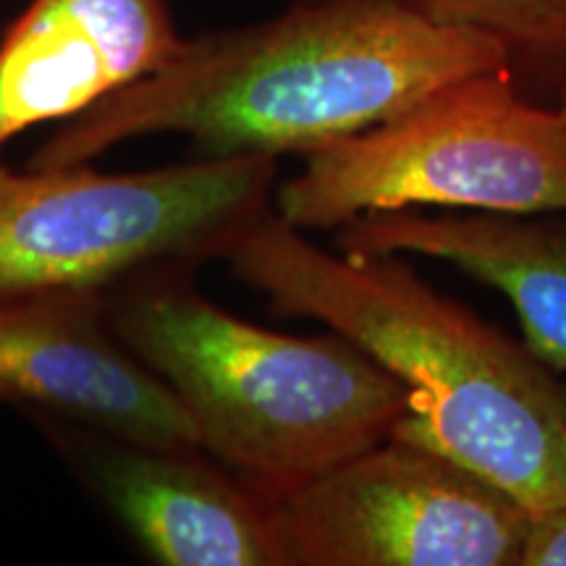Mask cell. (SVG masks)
<instances>
[{
    "mask_svg": "<svg viewBox=\"0 0 566 566\" xmlns=\"http://www.w3.org/2000/svg\"><path fill=\"white\" fill-rule=\"evenodd\" d=\"M488 71H509L488 34L394 0H304L263 24L184 38L150 76L63 122L30 168L82 166L155 134L189 137L208 158L304 155Z\"/></svg>",
    "mask_w": 566,
    "mask_h": 566,
    "instance_id": "obj_1",
    "label": "cell"
},
{
    "mask_svg": "<svg viewBox=\"0 0 566 566\" xmlns=\"http://www.w3.org/2000/svg\"><path fill=\"white\" fill-rule=\"evenodd\" d=\"M279 317L328 325L396 378L391 438L454 459L527 512L566 504V386L527 344L478 321L399 254L325 252L268 210L226 258Z\"/></svg>",
    "mask_w": 566,
    "mask_h": 566,
    "instance_id": "obj_2",
    "label": "cell"
},
{
    "mask_svg": "<svg viewBox=\"0 0 566 566\" xmlns=\"http://www.w3.org/2000/svg\"><path fill=\"white\" fill-rule=\"evenodd\" d=\"M197 265L158 263L103 289L113 334L171 388L197 446L273 504L388 441L407 394L344 336L302 338L208 300Z\"/></svg>",
    "mask_w": 566,
    "mask_h": 566,
    "instance_id": "obj_3",
    "label": "cell"
},
{
    "mask_svg": "<svg viewBox=\"0 0 566 566\" xmlns=\"http://www.w3.org/2000/svg\"><path fill=\"white\" fill-rule=\"evenodd\" d=\"M415 208L566 212L564 118L509 71H488L304 153L302 171L275 187V212L302 231Z\"/></svg>",
    "mask_w": 566,
    "mask_h": 566,
    "instance_id": "obj_4",
    "label": "cell"
},
{
    "mask_svg": "<svg viewBox=\"0 0 566 566\" xmlns=\"http://www.w3.org/2000/svg\"><path fill=\"white\" fill-rule=\"evenodd\" d=\"M273 155H226L155 171L90 163L11 171L0 158V296L105 289L158 263L226 260L271 210Z\"/></svg>",
    "mask_w": 566,
    "mask_h": 566,
    "instance_id": "obj_5",
    "label": "cell"
},
{
    "mask_svg": "<svg viewBox=\"0 0 566 566\" xmlns=\"http://www.w3.org/2000/svg\"><path fill=\"white\" fill-rule=\"evenodd\" d=\"M286 566H520L530 512L454 459L388 438L271 504Z\"/></svg>",
    "mask_w": 566,
    "mask_h": 566,
    "instance_id": "obj_6",
    "label": "cell"
},
{
    "mask_svg": "<svg viewBox=\"0 0 566 566\" xmlns=\"http://www.w3.org/2000/svg\"><path fill=\"white\" fill-rule=\"evenodd\" d=\"M0 401L155 446H197L179 399L113 334L103 289L0 296Z\"/></svg>",
    "mask_w": 566,
    "mask_h": 566,
    "instance_id": "obj_7",
    "label": "cell"
},
{
    "mask_svg": "<svg viewBox=\"0 0 566 566\" xmlns=\"http://www.w3.org/2000/svg\"><path fill=\"white\" fill-rule=\"evenodd\" d=\"M55 446L139 548L166 566H286L271 504L200 446L48 420Z\"/></svg>",
    "mask_w": 566,
    "mask_h": 566,
    "instance_id": "obj_8",
    "label": "cell"
},
{
    "mask_svg": "<svg viewBox=\"0 0 566 566\" xmlns=\"http://www.w3.org/2000/svg\"><path fill=\"white\" fill-rule=\"evenodd\" d=\"M181 42L168 0H30L0 38V153L150 76Z\"/></svg>",
    "mask_w": 566,
    "mask_h": 566,
    "instance_id": "obj_9",
    "label": "cell"
},
{
    "mask_svg": "<svg viewBox=\"0 0 566 566\" xmlns=\"http://www.w3.org/2000/svg\"><path fill=\"white\" fill-rule=\"evenodd\" d=\"M338 247L454 265L506 296L525 344L551 370L566 373V212H375L338 229Z\"/></svg>",
    "mask_w": 566,
    "mask_h": 566,
    "instance_id": "obj_10",
    "label": "cell"
},
{
    "mask_svg": "<svg viewBox=\"0 0 566 566\" xmlns=\"http://www.w3.org/2000/svg\"><path fill=\"white\" fill-rule=\"evenodd\" d=\"M441 24L488 34L509 55V74L530 97L566 80V0H394Z\"/></svg>",
    "mask_w": 566,
    "mask_h": 566,
    "instance_id": "obj_11",
    "label": "cell"
},
{
    "mask_svg": "<svg viewBox=\"0 0 566 566\" xmlns=\"http://www.w3.org/2000/svg\"><path fill=\"white\" fill-rule=\"evenodd\" d=\"M520 566H566V504L530 512Z\"/></svg>",
    "mask_w": 566,
    "mask_h": 566,
    "instance_id": "obj_12",
    "label": "cell"
},
{
    "mask_svg": "<svg viewBox=\"0 0 566 566\" xmlns=\"http://www.w3.org/2000/svg\"><path fill=\"white\" fill-rule=\"evenodd\" d=\"M554 108H556V113L564 118V124H566V80L558 84V90H556V95H554Z\"/></svg>",
    "mask_w": 566,
    "mask_h": 566,
    "instance_id": "obj_13",
    "label": "cell"
}]
</instances>
